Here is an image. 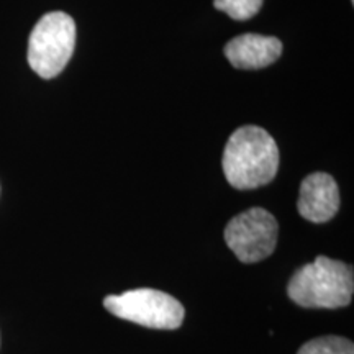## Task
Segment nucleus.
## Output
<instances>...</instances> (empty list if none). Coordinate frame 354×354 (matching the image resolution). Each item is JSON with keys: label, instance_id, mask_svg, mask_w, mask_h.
<instances>
[{"label": "nucleus", "instance_id": "obj_7", "mask_svg": "<svg viewBox=\"0 0 354 354\" xmlns=\"http://www.w3.org/2000/svg\"><path fill=\"white\" fill-rule=\"evenodd\" d=\"M282 55V43L276 37L246 33L225 46V56L236 69H263L276 63Z\"/></svg>", "mask_w": 354, "mask_h": 354}, {"label": "nucleus", "instance_id": "obj_6", "mask_svg": "<svg viewBox=\"0 0 354 354\" xmlns=\"http://www.w3.org/2000/svg\"><path fill=\"white\" fill-rule=\"evenodd\" d=\"M299 214L312 223H326L338 214L339 190L336 180L326 172H313L300 185Z\"/></svg>", "mask_w": 354, "mask_h": 354}, {"label": "nucleus", "instance_id": "obj_10", "mask_svg": "<svg viewBox=\"0 0 354 354\" xmlns=\"http://www.w3.org/2000/svg\"><path fill=\"white\" fill-rule=\"evenodd\" d=\"M351 2H354V0H351Z\"/></svg>", "mask_w": 354, "mask_h": 354}, {"label": "nucleus", "instance_id": "obj_2", "mask_svg": "<svg viewBox=\"0 0 354 354\" xmlns=\"http://www.w3.org/2000/svg\"><path fill=\"white\" fill-rule=\"evenodd\" d=\"M353 268L343 261L318 256L290 277L287 295L305 308H342L351 304Z\"/></svg>", "mask_w": 354, "mask_h": 354}, {"label": "nucleus", "instance_id": "obj_4", "mask_svg": "<svg viewBox=\"0 0 354 354\" xmlns=\"http://www.w3.org/2000/svg\"><path fill=\"white\" fill-rule=\"evenodd\" d=\"M104 307L122 320L153 330H177L185 308L176 297L156 289H135L122 295H107Z\"/></svg>", "mask_w": 354, "mask_h": 354}, {"label": "nucleus", "instance_id": "obj_1", "mask_svg": "<svg viewBox=\"0 0 354 354\" xmlns=\"http://www.w3.org/2000/svg\"><path fill=\"white\" fill-rule=\"evenodd\" d=\"M221 166L230 185L240 190L269 184L279 169V148L264 128H238L225 146Z\"/></svg>", "mask_w": 354, "mask_h": 354}, {"label": "nucleus", "instance_id": "obj_5", "mask_svg": "<svg viewBox=\"0 0 354 354\" xmlns=\"http://www.w3.org/2000/svg\"><path fill=\"white\" fill-rule=\"evenodd\" d=\"M279 223L276 216L261 207L233 216L225 228V241L245 264L269 258L277 246Z\"/></svg>", "mask_w": 354, "mask_h": 354}, {"label": "nucleus", "instance_id": "obj_9", "mask_svg": "<svg viewBox=\"0 0 354 354\" xmlns=\"http://www.w3.org/2000/svg\"><path fill=\"white\" fill-rule=\"evenodd\" d=\"M216 10L227 13L233 20H250L258 15L263 0H214Z\"/></svg>", "mask_w": 354, "mask_h": 354}, {"label": "nucleus", "instance_id": "obj_3", "mask_svg": "<svg viewBox=\"0 0 354 354\" xmlns=\"http://www.w3.org/2000/svg\"><path fill=\"white\" fill-rule=\"evenodd\" d=\"M76 46V24L64 12H50L35 25L28 39V64L39 77L63 73Z\"/></svg>", "mask_w": 354, "mask_h": 354}, {"label": "nucleus", "instance_id": "obj_8", "mask_svg": "<svg viewBox=\"0 0 354 354\" xmlns=\"http://www.w3.org/2000/svg\"><path fill=\"white\" fill-rule=\"evenodd\" d=\"M297 354H354V344L342 336H322L305 343Z\"/></svg>", "mask_w": 354, "mask_h": 354}]
</instances>
